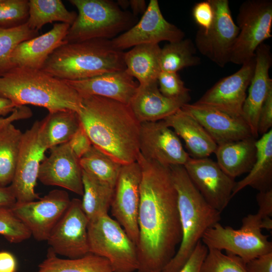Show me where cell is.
<instances>
[{
    "instance_id": "23",
    "label": "cell",
    "mask_w": 272,
    "mask_h": 272,
    "mask_svg": "<svg viewBox=\"0 0 272 272\" xmlns=\"http://www.w3.org/2000/svg\"><path fill=\"white\" fill-rule=\"evenodd\" d=\"M64 81L81 97L99 96L128 105L139 86L125 70L84 80Z\"/></svg>"
},
{
    "instance_id": "43",
    "label": "cell",
    "mask_w": 272,
    "mask_h": 272,
    "mask_svg": "<svg viewBox=\"0 0 272 272\" xmlns=\"http://www.w3.org/2000/svg\"><path fill=\"white\" fill-rule=\"evenodd\" d=\"M272 127V89L270 90L261 107L257 127L259 134L263 135Z\"/></svg>"
},
{
    "instance_id": "26",
    "label": "cell",
    "mask_w": 272,
    "mask_h": 272,
    "mask_svg": "<svg viewBox=\"0 0 272 272\" xmlns=\"http://www.w3.org/2000/svg\"><path fill=\"white\" fill-rule=\"evenodd\" d=\"M256 140L251 137L218 145L214 153L217 163L225 173L234 179L248 173L256 160Z\"/></svg>"
},
{
    "instance_id": "47",
    "label": "cell",
    "mask_w": 272,
    "mask_h": 272,
    "mask_svg": "<svg viewBox=\"0 0 272 272\" xmlns=\"http://www.w3.org/2000/svg\"><path fill=\"white\" fill-rule=\"evenodd\" d=\"M32 116L31 109L26 106H20L15 108L9 116L0 117V129L15 121L27 119Z\"/></svg>"
},
{
    "instance_id": "40",
    "label": "cell",
    "mask_w": 272,
    "mask_h": 272,
    "mask_svg": "<svg viewBox=\"0 0 272 272\" xmlns=\"http://www.w3.org/2000/svg\"><path fill=\"white\" fill-rule=\"evenodd\" d=\"M157 82L159 90L163 95L185 104L189 103L191 99L190 90L186 87L177 73L161 71Z\"/></svg>"
},
{
    "instance_id": "32",
    "label": "cell",
    "mask_w": 272,
    "mask_h": 272,
    "mask_svg": "<svg viewBox=\"0 0 272 272\" xmlns=\"http://www.w3.org/2000/svg\"><path fill=\"white\" fill-rule=\"evenodd\" d=\"M28 18L26 23L32 30L38 31L44 25L60 22L70 26L77 14L66 9L60 0L28 1Z\"/></svg>"
},
{
    "instance_id": "42",
    "label": "cell",
    "mask_w": 272,
    "mask_h": 272,
    "mask_svg": "<svg viewBox=\"0 0 272 272\" xmlns=\"http://www.w3.org/2000/svg\"><path fill=\"white\" fill-rule=\"evenodd\" d=\"M68 143L73 153L79 159L90 150L93 145L81 124Z\"/></svg>"
},
{
    "instance_id": "45",
    "label": "cell",
    "mask_w": 272,
    "mask_h": 272,
    "mask_svg": "<svg viewBox=\"0 0 272 272\" xmlns=\"http://www.w3.org/2000/svg\"><path fill=\"white\" fill-rule=\"evenodd\" d=\"M256 198L258 206L256 214L263 220H272V189L259 191Z\"/></svg>"
},
{
    "instance_id": "16",
    "label": "cell",
    "mask_w": 272,
    "mask_h": 272,
    "mask_svg": "<svg viewBox=\"0 0 272 272\" xmlns=\"http://www.w3.org/2000/svg\"><path fill=\"white\" fill-rule=\"evenodd\" d=\"M183 166L206 201L222 213L232 198L236 182L235 179L225 173L217 162L208 157L190 156Z\"/></svg>"
},
{
    "instance_id": "28",
    "label": "cell",
    "mask_w": 272,
    "mask_h": 272,
    "mask_svg": "<svg viewBox=\"0 0 272 272\" xmlns=\"http://www.w3.org/2000/svg\"><path fill=\"white\" fill-rule=\"evenodd\" d=\"M161 48L159 44H144L136 45L129 51L124 52L125 70L138 80L139 84L157 81L161 72Z\"/></svg>"
},
{
    "instance_id": "10",
    "label": "cell",
    "mask_w": 272,
    "mask_h": 272,
    "mask_svg": "<svg viewBox=\"0 0 272 272\" xmlns=\"http://www.w3.org/2000/svg\"><path fill=\"white\" fill-rule=\"evenodd\" d=\"M214 19L208 30L199 28L195 38L198 51L221 67L230 62L239 29L234 22L228 0H209Z\"/></svg>"
},
{
    "instance_id": "13",
    "label": "cell",
    "mask_w": 272,
    "mask_h": 272,
    "mask_svg": "<svg viewBox=\"0 0 272 272\" xmlns=\"http://www.w3.org/2000/svg\"><path fill=\"white\" fill-rule=\"evenodd\" d=\"M141 168L134 162L122 165L110 205L111 213L137 245L139 235L138 223Z\"/></svg>"
},
{
    "instance_id": "15",
    "label": "cell",
    "mask_w": 272,
    "mask_h": 272,
    "mask_svg": "<svg viewBox=\"0 0 272 272\" xmlns=\"http://www.w3.org/2000/svg\"><path fill=\"white\" fill-rule=\"evenodd\" d=\"M184 33L163 17L157 0H151L140 20L127 31L111 39L112 45L123 50L144 44L169 43L184 39Z\"/></svg>"
},
{
    "instance_id": "33",
    "label": "cell",
    "mask_w": 272,
    "mask_h": 272,
    "mask_svg": "<svg viewBox=\"0 0 272 272\" xmlns=\"http://www.w3.org/2000/svg\"><path fill=\"white\" fill-rule=\"evenodd\" d=\"M23 133L13 124L0 129V187L9 186L15 174Z\"/></svg>"
},
{
    "instance_id": "8",
    "label": "cell",
    "mask_w": 272,
    "mask_h": 272,
    "mask_svg": "<svg viewBox=\"0 0 272 272\" xmlns=\"http://www.w3.org/2000/svg\"><path fill=\"white\" fill-rule=\"evenodd\" d=\"M89 252L107 259L114 272H133L138 269L135 244L120 225L108 214L89 221Z\"/></svg>"
},
{
    "instance_id": "24",
    "label": "cell",
    "mask_w": 272,
    "mask_h": 272,
    "mask_svg": "<svg viewBox=\"0 0 272 272\" xmlns=\"http://www.w3.org/2000/svg\"><path fill=\"white\" fill-rule=\"evenodd\" d=\"M185 104L168 98L159 90L157 81L140 85L129 104L140 123L165 119Z\"/></svg>"
},
{
    "instance_id": "49",
    "label": "cell",
    "mask_w": 272,
    "mask_h": 272,
    "mask_svg": "<svg viewBox=\"0 0 272 272\" xmlns=\"http://www.w3.org/2000/svg\"><path fill=\"white\" fill-rule=\"evenodd\" d=\"M16 202V199L12 187H0V207H11Z\"/></svg>"
},
{
    "instance_id": "3",
    "label": "cell",
    "mask_w": 272,
    "mask_h": 272,
    "mask_svg": "<svg viewBox=\"0 0 272 272\" xmlns=\"http://www.w3.org/2000/svg\"><path fill=\"white\" fill-rule=\"evenodd\" d=\"M0 97L16 106L32 105L46 109L80 111L82 97L65 81L41 70L13 67L0 75Z\"/></svg>"
},
{
    "instance_id": "52",
    "label": "cell",
    "mask_w": 272,
    "mask_h": 272,
    "mask_svg": "<svg viewBox=\"0 0 272 272\" xmlns=\"http://www.w3.org/2000/svg\"><path fill=\"white\" fill-rule=\"evenodd\" d=\"M116 3L119 7H120L124 9H125L129 6V1H118Z\"/></svg>"
},
{
    "instance_id": "50",
    "label": "cell",
    "mask_w": 272,
    "mask_h": 272,
    "mask_svg": "<svg viewBox=\"0 0 272 272\" xmlns=\"http://www.w3.org/2000/svg\"><path fill=\"white\" fill-rule=\"evenodd\" d=\"M16 106L10 100L0 97V117L11 114Z\"/></svg>"
},
{
    "instance_id": "2",
    "label": "cell",
    "mask_w": 272,
    "mask_h": 272,
    "mask_svg": "<svg viewBox=\"0 0 272 272\" xmlns=\"http://www.w3.org/2000/svg\"><path fill=\"white\" fill-rule=\"evenodd\" d=\"M78 115L93 146L122 165L137 162L141 123L129 105L99 96H83Z\"/></svg>"
},
{
    "instance_id": "20",
    "label": "cell",
    "mask_w": 272,
    "mask_h": 272,
    "mask_svg": "<svg viewBox=\"0 0 272 272\" xmlns=\"http://www.w3.org/2000/svg\"><path fill=\"white\" fill-rule=\"evenodd\" d=\"M255 65L254 57L243 64L235 73L220 80L195 103L242 115L246 91L252 78Z\"/></svg>"
},
{
    "instance_id": "14",
    "label": "cell",
    "mask_w": 272,
    "mask_h": 272,
    "mask_svg": "<svg viewBox=\"0 0 272 272\" xmlns=\"http://www.w3.org/2000/svg\"><path fill=\"white\" fill-rule=\"evenodd\" d=\"M88 223L81 200L71 199L67 210L46 241L49 248L56 255L69 259L79 258L89 253Z\"/></svg>"
},
{
    "instance_id": "12",
    "label": "cell",
    "mask_w": 272,
    "mask_h": 272,
    "mask_svg": "<svg viewBox=\"0 0 272 272\" xmlns=\"http://www.w3.org/2000/svg\"><path fill=\"white\" fill-rule=\"evenodd\" d=\"M71 199L62 189L50 191L39 199L16 202L11 209L38 241H47L52 230L67 210Z\"/></svg>"
},
{
    "instance_id": "18",
    "label": "cell",
    "mask_w": 272,
    "mask_h": 272,
    "mask_svg": "<svg viewBox=\"0 0 272 272\" xmlns=\"http://www.w3.org/2000/svg\"><path fill=\"white\" fill-rule=\"evenodd\" d=\"M49 150L40 164L38 180L45 185L58 186L82 196V169L68 142Z\"/></svg>"
},
{
    "instance_id": "35",
    "label": "cell",
    "mask_w": 272,
    "mask_h": 272,
    "mask_svg": "<svg viewBox=\"0 0 272 272\" xmlns=\"http://www.w3.org/2000/svg\"><path fill=\"white\" fill-rule=\"evenodd\" d=\"M83 170L114 188L122 165L92 145L80 159Z\"/></svg>"
},
{
    "instance_id": "5",
    "label": "cell",
    "mask_w": 272,
    "mask_h": 272,
    "mask_svg": "<svg viewBox=\"0 0 272 272\" xmlns=\"http://www.w3.org/2000/svg\"><path fill=\"white\" fill-rule=\"evenodd\" d=\"M177 193L182 238L176 252L162 272H178L201 241L205 232L221 219V213L204 199L183 165L169 166Z\"/></svg>"
},
{
    "instance_id": "6",
    "label": "cell",
    "mask_w": 272,
    "mask_h": 272,
    "mask_svg": "<svg viewBox=\"0 0 272 272\" xmlns=\"http://www.w3.org/2000/svg\"><path fill=\"white\" fill-rule=\"evenodd\" d=\"M78 11L64 39L65 43L92 39L110 40L133 26L134 17L109 0H71Z\"/></svg>"
},
{
    "instance_id": "34",
    "label": "cell",
    "mask_w": 272,
    "mask_h": 272,
    "mask_svg": "<svg viewBox=\"0 0 272 272\" xmlns=\"http://www.w3.org/2000/svg\"><path fill=\"white\" fill-rule=\"evenodd\" d=\"M196 48L189 38L170 42L161 48L160 64L161 71L175 72L185 67L198 65L200 58Z\"/></svg>"
},
{
    "instance_id": "17",
    "label": "cell",
    "mask_w": 272,
    "mask_h": 272,
    "mask_svg": "<svg viewBox=\"0 0 272 272\" xmlns=\"http://www.w3.org/2000/svg\"><path fill=\"white\" fill-rule=\"evenodd\" d=\"M139 148L144 158L167 166L184 165L190 157L164 120L141 123Z\"/></svg>"
},
{
    "instance_id": "44",
    "label": "cell",
    "mask_w": 272,
    "mask_h": 272,
    "mask_svg": "<svg viewBox=\"0 0 272 272\" xmlns=\"http://www.w3.org/2000/svg\"><path fill=\"white\" fill-rule=\"evenodd\" d=\"M208 250L207 247L200 241L186 263L178 272H199Z\"/></svg>"
},
{
    "instance_id": "19",
    "label": "cell",
    "mask_w": 272,
    "mask_h": 272,
    "mask_svg": "<svg viewBox=\"0 0 272 272\" xmlns=\"http://www.w3.org/2000/svg\"><path fill=\"white\" fill-rule=\"evenodd\" d=\"M181 109L198 121L218 146L253 137L241 115L195 103L185 104Z\"/></svg>"
},
{
    "instance_id": "38",
    "label": "cell",
    "mask_w": 272,
    "mask_h": 272,
    "mask_svg": "<svg viewBox=\"0 0 272 272\" xmlns=\"http://www.w3.org/2000/svg\"><path fill=\"white\" fill-rule=\"evenodd\" d=\"M0 235L13 243L22 242L30 238L31 234L12 212L11 207H0Z\"/></svg>"
},
{
    "instance_id": "48",
    "label": "cell",
    "mask_w": 272,
    "mask_h": 272,
    "mask_svg": "<svg viewBox=\"0 0 272 272\" xmlns=\"http://www.w3.org/2000/svg\"><path fill=\"white\" fill-rule=\"evenodd\" d=\"M17 261L15 256L7 251H0V272H16Z\"/></svg>"
},
{
    "instance_id": "7",
    "label": "cell",
    "mask_w": 272,
    "mask_h": 272,
    "mask_svg": "<svg viewBox=\"0 0 272 272\" xmlns=\"http://www.w3.org/2000/svg\"><path fill=\"white\" fill-rule=\"evenodd\" d=\"M270 227L269 222L257 214H249L242 219L239 229L218 223L205 232L201 241L208 248L224 250L246 262L272 252V242L261 231L262 229L268 230Z\"/></svg>"
},
{
    "instance_id": "9",
    "label": "cell",
    "mask_w": 272,
    "mask_h": 272,
    "mask_svg": "<svg viewBox=\"0 0 272 272\" xmlns=\"http://www.w3.org/2000/svg\"><path fill=\"white\" fill-rule=\"evenodd\" d=\"M236 22L239 32L230 62L242 65L254 58L257 47L272 36V1L244 2L239 8Z\"/></svg>"
},
{
    "instance_id": "39",
    "label": "cell",
    "mask_w": 272,
    "mask_h": 272,
    "mask_svg": "<svg viewBox=\"0 0 272 272\" xmlns=\"http://www.w3.org/2000/svg\"><path fill=\"white\" fill-rule=\"evenodd\" d=\"M28 12L27 0H0V28H12L25 23Z\"/></svg>"
},
{
    "instance_id": "51",
    "label": "cell",
    "mask_w": 272,
    "mask_h": 272,
    "mask_svg": "<svg viewBox=\"0 0 272 272\" xmlns=\"http://www.w3.org/2000/svg\"><path fill=\"white\" fill-rule=\"evenodd\" d=\"M129 3L134 15L144 14L147 8L146 3L144 0H130Z\"/></svg>"
},
{
    "instance_id": "21",
    "label": "cell",
    "mask_w": 272,
    "mask_h": 272,
    "mask_svg": "<svg viewBox=\"0 0 272 272\" xmlns=\"http://www.w3.org/2000/svg\"><path fill=\"white\" fill-rule=\"evenodd\" d=\"M255 65L248 94L244 102L242 116L249 126L252 136L257 139L258 123L262 105L270 90L272 80L269 77V70L272 64L270 47L264 43L255 53Z\"/></svg>"
},
{
    "instance_id": "36",
    "label": "cell",
    "mask_w": 272,
    "mask_h": 272,
    "mask_svg": "<svg viewBox=\"0 0 272 272\" xmlns=\"http://www.w3.org/2000/svg\"><path fill=\"white\" fill-rule=\"evenodd\" d=\"M38 34V31L31 29L26 22L15 27L0 28V75L12 68L10 58L17 45Z\"/></svg>"
},
{
    "instance_id": "4",
    "label": "cell",
    "mask_w": 272,
    "mask_h": 272,
    "mask_svg": "<svg viewBox=\"0 0 272 272\" xmlns=\"http://www.w3.org/2000/svg\"><path fill=\"white\" fill-rule=\"evenodd\" d=\"M123 55L111 39L67 42L50 55L41 70L62 80H84L125 70Z\"/></svg>"
},
{
    "instance_id": "37",
    "label": "cell",
    "mask_w": 272,
    "mask_h": 272,
    "mask_svg": "<svg viewBox=\"0 0 272 272\" xmlns=\"http://www.w3.org/2000/svg\"><path fill=\"white\" fill-rule=\"evenodd\" d=\"M199 272H248L246 262L240 257L229 252L209 248Z\"/></svg>"
},
{
    "instance_id": "29",
    "label": "cell",
    "mask_w": 272,
    "mask_h": 272,
    "mask_svg": "<svg viewBox=\"0 0 272 272\" xmlns=\"http://www.w3.org/2000/svg\"><path fill=\"white\" fill-rule=\"evenodd\" d=\"M81 126L78 113L72 110L49 112L40 121L41 140L47 149L69 142Z\"/></svg>"
},
{
    "instance_id": "30",
    "label": "cell",
    "mask_w": 272,
    "mask_h": 272,
    "mask_svg": "<svg viewBox=\"0 0 272 272\" xmlns=\"http://www.w3.org/2000/svg\"><path fill=\"white\" fill-rule=\"evenodd\" d=\"M37 272H114L105 258L92 253L75 259L58 257L50 248Z\"/></svg>"
},
{
    "instance_id": "1",
    "label": "cell",
    "mask_w": 272,
    "mask_h": 272,
    "mask_svg": "<svg viewBox=\"0 0 272 272\" xmlns=\"http://www.w3.org/2000/svg\"><path fill=\"white\" fill-rule=\"evenodd\" d=\"M142 177L136 245L138 272H162L182 238L177 193L169 166L144 158L137 161Z\"/></svg>"
},
{
    "instance_id": "11",
    "label": "cell",
    "mask_w": 272,
    "mask_h": 272,
    "mask_svg": "<svg viewBox=\"0 0 272 272\" xmlns=\"http://www.w3.org/2000/svg\"><path fill=\"white\" fill-rule=\"evenodd\" d=\"M40 121L23 133L15 174L10 184L16 202H25L39 199L35 190L40 164L47 148L39 132Z\"/></svg>"
},
{
    "instance_id": "41",
    "label": "cell",
    "mask_w": 272,
    "mask_h": 272,
    "mask_svg": "<svg viewBox=\"0 0 272 272\" xmlns=\"http://www.w3.org/2000/svg\"><path fill=\"white\" fill-rule=\"evenodd\" d=\"M193 18L200 29L208 30L214 19V10L209 0L195 4L192 11Z\"/></svg>"
},
{
    "instance_id": "25",
    "label": "cell",
    "mask_w": 272,
    "mask_h": 272,
    "mask_svg": "<svg viewBox=\"0 0 272 272\" xmlns=\"http://www.w3.org/2000/svg\"><path fill=\"white\" fill-rule=\"evenodd\" d=\"M164 120L183 139L191 157L207 158L215 153L217 144L198 121L181 108Z\"/></svg>"
},
{
    "instance_id": "22",
    "label": "cell",
    "mask_w": 272,
    "mask_h": 272,
    "mask_svg": "<svg viewBox=\"0 0 272 272\" xmlns=\"http://www.w3.org/2000/svg\"><path fill=\"white\" fill-rule=\"evenodd\" d=\"M70 27L67 24L56 23L47 32L20 43L12 53V67L41 70L50 55L65 43Z\"/></svg>"
},
{
    "instance_id": "27",
    "label": "cell",
    "mask_w": 272,
    "mask_h": 272,
    "mask_svg": "<svg viewBox=\"0 0 272 272\" xmlns=\"http://www.w3.org/2000/svg\"><path fill=\"white\" fill-rule=\"evenodd\" d=\"M255 145V162L247 176L236 182L232 197L247 186L258 192L272 189V129L256 140Z\"/></svg>"
},
{
    "instance_id": "46",
    "label": "cell",
    "mask_w": 272,
    "mask_h": 272,
    "mask_svg": "<svg viewBox=\"0 0 272 272\" xmlns=\"http://www.w3.org/2000/svg\"><path fill=\"white\" fill-rule=\"evenodd\" d=\"M246 267L248 272H272V252L246 262Z\"/></svg>"
},
{
    "instance_id": "31",
    "label": "cell",
    "mask_w": 272,
    "mask_h": 272,
    "mask_svg": "<svg viewBox=\"0 0 272 272\" xmlns=\"http://www.w3.org/2000/svg\"><path fill=\"white\" fill-rule=\"evenodd\" d=\"M82 208L88 221L108 214L114 189L82 170Z\"/></svg>"
}]
</instances>
